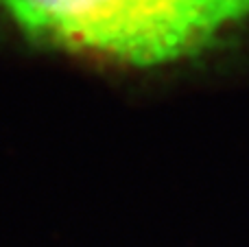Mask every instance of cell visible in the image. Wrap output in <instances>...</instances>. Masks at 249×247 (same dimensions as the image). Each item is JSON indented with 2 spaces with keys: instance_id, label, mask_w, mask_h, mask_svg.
<instances>
[{
  "instance_id": "6da1fadb",
  "label": "cell",
  "mask_w": 249,
  "mask_h": 247,
  "mask_svg": "<svg viewBox=\"0 0 249 247\" xmlns=\"http://www.w3.org/2000/svg\"><path fill=\"white\" fill-rule=\"evenodd\" d=\"M31 46L151 70L199 61L249 31V0H0Z\"/></svg>"
}]
</instances>
